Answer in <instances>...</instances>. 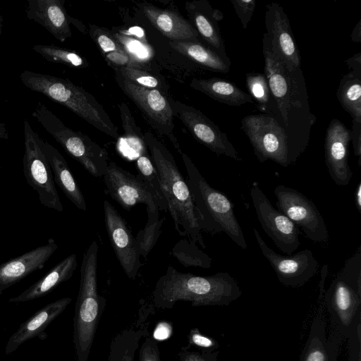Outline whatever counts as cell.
Here are the masks:
<instances>
[{"label":"cell","mask_w":361,"mask_h":361,"mask_svg":"<svg viewBox=\"0 0 361 361\" xmlns=\"http://www.w3.org/2000/svg\"><path fill=\"white\" fill-rule=\"evenodd\" d=\"M114 68L117 75L135 85L154 89L159 87L157 78L140 68L127 66Z\"/></svg>","instance_id":"39"},{"label":"cell","mask_w":361,"mask_h":361,"mask_svg":"<svg viewBox=\"0 0 361 361\" xmlns=\"http://www.w3.org/2000/svg\"><path fill=\"white\" fill-rule=\"evenodd\" d=\"M188 345L200 350H217L219 344L214 338L203 335L197 328H192L188 334Z\"/></svg>","instance_id":"42"},{"label":"cell","mask_w":361,"mask_h":361,"mask_svg":"<svg viewBox=\"0 0 361 361\" xmlns=\"http://www.w3.org/2000/svg\"><path fill=\"white\" fill-rule=\"evenodd\" d=\"M145 326L128 327L112 339L107 361H134L141 338L147 334Z\"/></svg>","instance_id":"30"},{"label":"cell","mask_w":361,"mask_h":361,"mask_svg":"<svg viewBox=\"0 0 361 361\" xmlns=\"http://www.w3.org/2000/svg\"><path fill=\"white\" fill-rule=\"evenodd\" d=\"M25 12L27 19L39 23L59 42L72 36L63 0H28Z\"/></svg>","instance_id":"22"},{"label":"cell","mask_w":361,"mask_h":361,"mask_svg":"<svg viewBox=\"0 0 361 361\" xmlns=\"http://www.w3.org/2000/svg\"><path fill=\"white\" fill-rule=\"evenodd\" d=\"M42 149L51 169L54 183L78 209L87 211L84 195L64 157L57 149L44 140Z\"/></svg>","instance_id":"26"},{"label":"cell","mask_w":361,"mask_h":361,"mask_svg":"<svg viewBox=\"0 0 361 361\" xmlns=\"http://www.w3.org/2000/svg\"><path fill=\"white\" fill-rule=\"evenodd\" d=\"M3 21H4L3 17L1 15H0V35H1V31H2Z\"/></svg>","instance_id":"52"},{"label":"cell","mask_w":361,"mask_h":361,"mask_svg":"<svg viewBox=\"0 0 361 361\" xmlns=\"http://www.w3.org/2000/svg\"><path fill=\"white\" fill-rule=\"evenodd\" d=\"M172 326L167 322H159L154 331L153 337L157 340L168 338L172 334Z\"/></svg>","instance_id":"47"},{"label":"cell","mask_w":361,"mask_h":361,"mask_svg":"<svg viewBox=\"0 0 361 361\" xmlns=\"http://www.w3.org/2000/svg\"><path fill=\"white\" fill-rule=\"evenodd\" d=\"M278 210L286 216L310 240L325 243L329 231L324 219L314 202L296 189L277 185L274 190Z\"/></svg>","instance_id":"11"},{"label":"cell","mask_w":361,"mask_h":361,"mask_svg":"<svg viewBox=\"0 0 361 361\" xmlns=\"http://www.w3.org/2000/svg\"><path fill=\"white\" fill-rule=\"evenodd\" d=\"M118 106L123 130L122 149L136 159L139 155L147 152L144 135L136 125L128 106L124 102H120Z\"/></svg>","instance_id":"32"},{"label":"cell","mask_w":361,"mask_h":361,"mask_svg":"<svg viewBox=\"0 0 361 361\" xmlns=\"http://www.w3.org/2000/svg\"><path fill=\"white\" fill-rule=\"evenodd\" d=\"M147 220L145 227L137 234L135 238L139 245L140 256L147 258L156 245L160 235L164 220L159 219V209L154 200L146 205Z\"/></svg>","instance_id":"35"},{"label":"cell","mask_w":361,"mask_h":361,"mask_svg":"<svg viewBox=\"0 0 361 361\" xmlns=\"http://www.w3.org/2000/svg\"><path fill=\"white\" fill-rule=\"evenodd\" d=\"M111 35L130 58L137 64L148 61L154 55V51L147 43L141 27H130L128 30Z\"/></svg>","instance_id":"33"},{"label":"cell","mask_w":361,"mask_h":361,"mask_svg":"<svg viewBox=\"0 0 361 361\" xmlns=\"http://www.w3.org/2000/svg\"><path fill=\"white\" fill-rule=\"evenodd\" d=\"M103 177L110 196L126 210L154 200L138 175L130 173L113 161L109 162Z\"/></svg>","instance_id":"20"},{"label":"cell","mask_w":361,"mask_h":361,"mask_svg":"<svg viewBox=\"0 0 361 361\" xmlns=\"http://www.w3.org/2000/svg\"><path fill=\"white\" fill-rule=\"evenodd\" d=\"M350 141L353 142L354 154L358 158V164L361 166V123L353 121L350 130Z\"/></svg>","instance_id":"46"},{"label":"cell","mask_w":361,"mask_h":361,"mask_svg":"<svg viewBox=\"0 0 361 361\" xmlns=\"http://www.w3.org/2000/svg\"><path fill=\"white\" fill-rule=\"evenodd\" d=\"M350 141V130L338 119H332L326 131L324 154L329 173L337 185H348L353 177L348 159Z\"/></svg>","instance_id":"19"},{"label":"cell","mask_w":361,"mask_h":361,"mask_svg":"<svg viewBox=\"0 0 361 361\" xmlns=\"http://www.w3.org/2000/svg\"><path fill=\"white\" fill-rule=\"evenodd\" d=\"M243 292L237 281L227 272L201 276L178 271L169 266L155 284L152 301L158 309H171L178 301L192 306L228 305Z\"/></svg>","instance_id":"2"},{"label":"cell","mask_w":361,"mask_h":361,"mask_svg":"<svg viewBox=\"0 0 361 361\" xmlns=\"http://www.w3.org/2000/svg\"><path fill=\"white\" fill-rule=\"evenodd\" d=\"M171 47L208 70L227 73L231 65L216 52L197 41H170Z\"/></svg>","instance_id":"29"},{"label":"cell","mask_w":361,"mask_h":361,"mask_svg":"<svg viewBox=\"0 0 361 361\" xmlns=\"http://www.w3.org/2000/svg\"><path fill=\"white\" fill-rule=\"evenodd\" d=\"M32 115L89 173L95 178L104 176L109 164L105 149L82 132L67 127L42 102L37 104Z\"/></svg>","instance_id":"8"},{"label":"cell","mask_w":361,"mask_h":361,"mask_svg":"<svg viewBox=\"0 0 361 361\" xmlns=\"http://www.w3.org/2000/svg\"><path fill=\"white\" fill-rule=\"evenodd\" d=\"M218 354L219 350H192L188 345L180 349L178 357L179 361H217Z\"/></svg>","instance_id":"41"},{"label":"cell","mask_w":361,"mask_h":361,"mask_svg":"<svg viewBox=\"0 0 361 361\" xmlns=\"http://www.w3.org/2000/svg\"><path fill=\"white\" fill-rule=\"evenodd\" d=\"M189 186L201 231L211 234L224 232L237 245L246 249L243 231L234 213V205L226 195L212 188L190 158L182 152Z\"/></svg>","instance_id":"4"},{"label":"cell","mask_w":361,"mask_h":361,"mask_svg":"<svg viewBox=\"0 0 361 361\" xmlns=\"http://www.w3.org/2000/svg\"><path fill=\"white\" fill-rule=\"evenodd\" d=\"M32 49L49 62L59 63L75 68L88 66L85 59L76 51L54 44H36L32 47Z\"/></svg>","instance_id":"37"},{"label":"cell","mask_w":361,"mask_h":361,"mask_svg":"<svg viewBox=\"0 0 361 361\" xmlns=\"http://www.w3.org/2000/svg\"><path fill=\"white\" fill-rule=\"evenodd\" d=\"M72 298H63L47 304L22 323L18 330L9 338L5 347V354L16 350L23 343L35 336H40L45 329L66 308Z\"/></svg>","instance_id":"25"},{"label":"cell","mask_w":361,"mask_h":361,"mask_svg":"<svg viewBox=\"0 0 361 361\" xmlns=\"http://www.w3.org/2000/svg\"><path fill=\"white\" fill-rule=\"evenodd\" d=\"M8 132L6 123L0 122V139L8 140Z\"/></svg>","instance_id":"51"},{"label":"cell","mask_w":361,"mask_h":361,"mask_svg":"<svg viewBox=\"0 0 361 361\" xmlns=\"http://www.w3.org/2000/svg\"><path fill=\"white\" fill-rule=\"evenodd\" d=\"M90 35L97 44L103 55L115 51H125L123 47L105 29L91 26Z\"/></svg>","instance_id":"40"},{"label":"cell","mask_w":361,"mask_h":361,"mask_svg":"<svg viewBox=\"0 0 361 361\" xmlns=\"http://www.w3.org/2000/svg\"><path fill=\"white\" fill-rule=\"evenodd\" d=\"M241 129L249 139L257 159L271 160L283 167L293 164L302 154L277 120L265 113L241 120Z\"/></svg>","instance_id":"9"},{"label":"cell","mask_w":361,"mask_h":361,"mask_svg":"<svg viewBox=\"0 0 361 361\" xmlns=\"http://www.w3.org/2000/svg\"><path fill=\"white\" fill-rule=\"evenodd\" d=\"M324 305L322 303L312 321L299 361H338L343 338L333 326L326 333Z\"/></svg>","instance_id":"18"},{"label":"cell","mask_w":361,"mask_h":361,"mask_svg":"<svg viewBox=\"0 0 361 361\" xmlns=\"http://www.w3.org/2000/svg\"><path fill=\"white\" fill-rule=\"evenodd\" d=\"M25 152L23 170L27 184L35 190L40 203L49 209L63 211L54 181L52 171L42 149L43 140L29 121L23 122Z\"/></svg>","instance_id":"10"},{"label":"cell","mask_w":361,"mask_h":361,"mask_svg":"<svg viewBox=\"0 0 361 361\" xmlns=\"http://www.w3.org/2000/svg\"><path fill=\"white\" fill-rule=\"evenodd\" d=\"M347 339L349 361H361V325Z\"/></svg>","instance_id":"45"},{"label":"cell","mask_w":361,"mask_h":361,"mask_svg":"<svg viewBox=\"0 0 361 361\" xmlns=\"http://www.w3.org/2000/svg\"><path fill=\"white\" fill-rule=\"evenodd\" d=\"M237 16L243 25L246 29L254 13L256 6L255 0H231Z\"/></svg>","instance_id":"44"},{"label":"cell","mask_w":361,"mask_h":361,"mask_svg":"<svg viewBox=\"0 0 361 361\" xmlns=\"http://www.w3.org/2000/svg\"><path fill=\"white\" fill-rule=\"evenodd\" d=\"M250 197L264 232L281 251L288 255H292L300 245L299 228L272 205L255 181L252 183Z\"/></svg>","instance_id":"13"},{"label":"cell","mask_w":361,"mask_h":361,"mask_svg":"<svg viewBox=\"0 0 361 361\" xmlns=\"http://www.w3.org/2000/svg\"><path fill=\"white\" fill-rule=\"evenodd\" d=\"M171 253L185 267L209 269L212 266V258L200 250L195 243L185 238L175 244Z\"/></svg>","instance_id":"36"},{"label":"cell","mask_w":361,"mask_h":361,"mask_svg":"<svg viewBox=\"0 0 361 361\" xmlns=\"http://www.w3.org/2000/svg\"><path fill=\"white\" fill-rule=\"evenodd\" d=\"M143 135L159 176L168 202V211L176 231L180 236L205 248L189 186L179 171L173 155L153 133L146 131Z\"/></svg>","instance_id":"3"},{"label":"cell","mask_w":361,"mask_h":361,"mask_svg":"<svg viewBox=\"0 0 361 361\" xmlns=\"http://www.w3.org/2000/svg\"><path fill=\"white\" fill-rule=\"evenodd\" d=\"M253 232L261 252L282 285L302 287L317 273L319 263L312 250L305 249L293 255H281L267 245L256 228H253Z\"/></svg>","instance_id":"14"},{"label":"cell","mask_w":361,"mask_h":361,"mask_svg":"<svg viewBox=\"0 0 361 361\" xmlns=\"http://www.w3.org/2000/svg\"><path fill=\"white\" fill-rule=\"evenodd\" d=\"M264 23L267 32L264 34V38L271 53L289 72L300 68V51L283 7L274 2L267 4Z\"/></svg>","instance_id":"16"},{"label":"cell","mask_w":361,"mask_h":361,"mask_svg":"<svg viewBox=\"0 0 361 361\" xmlns=\"http://www.w3.org/2000/svg\"><path fill=\"white\" fill-rule=\"evenodd\" d=\"M173 114L188 128L193 137L219 155L241 160L227 135L202 111L178 100H169Z\"/></svg>","instance_id":"15"},{"label":"cell","mask_w":361,"mask_h":361,"mask_svg":"<svg viewBox=\"0 0 361 361\" xmlns=\"http://www.w3.org/2000/svg\"><path fill=\"white\" fill-rule=\"evenodd\" d=\"M138 176L152 195L159 211H168V202L164 195L159 176L148 152L135 159Z\"/></svg>","instance_id":"34"},{"label":"cell","mask_w":361,"mask_h":361,"mask_svg":"<svg viewBox=\"0 0 361 361\" xmlns=\"http://www.w3.org/2000/svg\"><path fill=\"white\" fill-rule=\"evenodd\" d=\"M264 75L271 101L267 114L274 116L286 130L297 149L302 154L315 121L308 103L305 78L300 68L289 72L271 51L263 37Z\"/></svg>","instance_id":"1"},{"label":"cell","mask_w":361,"mask_h":361,"mask_svg":"<svg viewBox=\"0 0 361 361\" xmlns=\"http://www.w3.org/2000/svg\"><path fill=\"white\" fill-rule=\"evenodd\" d=\"M330 326L343 339L361 325V245L345 262L322 298Z\"/></svg>","instance_id":"7"},{"label":"cell","mask_w":361,"mask_h":361,"mask_svg":"<svg viewBox=\"0 0 361 361\" xmlns=\"http://www.w3.org/2000/svg\"><path fill=\"white\" fill-rule=\"evenodd\" d=\"M123 92L135 104L152 126L166 137L181 154L180 144L174 134L173 111L169 100L158 90L135 85L116 74Z\"/></svg>","instance_id":"12"},{"label":"cell","mask_w":361,"mask_h":361,"mask_svg":"<svg viewBox=\"0 0 361 361\" xmlns=\"http://www.w3.org/2000/svg\"><path fill=\"white\" fill-rule=\"evenodd\" d=\"M77 266L76 255H68L20 295L11 298L8 302H23L46 295L61 283L70 279Z\"/></svg>","instance_id":"27"},{"label":"cell","mask_w":361,"mask_h":361,"mask_svg":"<svg viewBox=\"0 0 361 361\" xmlns=\"http://www.w3.org/2000/svg\"><path fill=\"white\" fill-rule=\"evenodd\" d=\"M350 71L361 73V53L353 55L345 61Z\"/></svg>","instance_id":"48"},{"label":"cell","mask_w":361,"mask_h":361,"mask_svg":"<svg viewBox=\"0 0 361 361\" xmlns=\"http://www.w3.org/2000/svg\"><path fill=\"white\" fill-rule=\"evenodd\" d=\"M103 209L106 229L116 257L126 276L134 279L141 267V256L136 238L109 201H104Z\"/></svg>","instance_id":"17"},{"label":"cell","mask_w":361,"mask_h":361,"mask_svg":"<svg viewBox=\"0 0 361 361\" xmlns=\"http://www.w3.org/2000/svg\"><path fill=\"white\" fill-rule=\"evenodd\" d=\"M99 245L95 240L85 250L73 319V343L76 361H87L96 329L105 307V298L97 292Z\"/></svg>","instance_id":"6"},{"label":"cell","mask_w":361,"mask_h":361,"mask_svg":"<svg viewBox=\"0 0 361 361\" xmlns=\"http://www.w3.org/2000/svg\"><path fill=\"white\" fill-rule=\"evenodd\" d=\"M355 202L357 210L361 212V183H359L355 192Z\"/></svg>","instance_id":"50"},{"label":"cell","mask_w":361,"mask_h":361,"mask_svg":"<svg viewBox=\"0 0 361 361\" xmlns=\"http://www.w3.org/2000/svg\"><path fill=\"white\" fill-rule=\"evenodd\" d=\"M351 40L354 42H361V20L357 23L350 35Z\"/></svg>","instance_id":"49"},{"label":"cell","mask_w":361,"mask_h":361,"mask_svg":"<svg viewBox=\"0 0 361 361\" xmlns=\"http://www.w3.org/2000/svg\"><path fill=\"white\" fill-rule=\"evenodd\" d=\"M190 86L213 99L229 106H239L246 103H255L249 94L234 83L221 78H194Z\"/></svg>","instance_id":"28"},{"label":"cell","mask_w":361,"mask_h":361,"mask_svg":"<svg viewBox=\"0 0 361 361\" xmlns=\"http://www.w3.org/2000/svg\"><path fill=\"white\" fill-rule=\"evenodd\" d=\"M186 8L195 25L194 27L209 45L208 47L231 65L218 25V22L223 19V13L213 9L207 1L187 4Z\"/></svg>","instance_id":"23"},{"label":"cell","mask_w":361,"mask_h":361,"mask_svg":"<svg viewBox=\"0 0 361 361\" xmlns=\"http://www.w3.org/2000/svg\"><path fill=\"white\" fill-rule=\"evenodd\" d=\"M55 240L50 238L44 245L0 264V294L33 271L42 269L57 250Z\"/></svg>","instance_id":"21"},{"label":"cell","mask_w":361,"mask_h":361,"mask_svg":"<svg viewBox=\"0 0 361 361\" xmlns=\"http://www.w3.org/2000/svg\"><path fill=\"white\" fill-rule=\"evenodd\" d=\"M137 6L152 25L171 41L198 42L195 28L178 13L146 2L139 3Z\"/></svg>","instance_id":"24"},{"label":"cell","mask_w":361,"mask_h":361,"mask_svg":"<svg viewBox=\"0 0 361 361\" xmlns=\"http://www.w3.org/2000/svg\"><path fill=\"white\" fill-rule=\"evenodd\" d=\"M245 82L249 94L267 114L271 101V95L265 75L259 73H247Z\"/></svg>","instance_id":"38"},{"label":"cell","mask_w":361,"mask_h":361,"mask_svg":"<svg viewBox=\"0 0 361 361\" xmlns=\"http://www.w3.org/2000/svg\"><path fill=\"white\" fill-rule=\"evenodd\" d=\"M23 84L54 102L72 111L106 135L118 137V129L94 97L66 78L24 71L20 75Z\"/></svg>","instance_id":"5"},{"label":"cell","mask_w":361,"mask_h":361,"mask_svg":"<svg viewBox=\"0 0 361 361\" xmlns=\"http://www.w3.org/2000/svg\"><path fill=\"white\" fill-rule=\"evenodd\" d=\"M145 337L139 348V361H161L157 340L147 334Z\"/></svg>","instance_id":"43"},{"label":"cell","mask_w":361,"mask_h":361,"mask_svg":"<svg viewBox=\"0 0 361 361\" xmlns=\"http://www.w3.org/2000/svg\"><path fill=\"white\" fill-rule=\"evenodd\" d=\"M337 98L353 121L361 123V73L350 71L341 78Z\"/></svg>","instance_id":"31"}]
</instances>
